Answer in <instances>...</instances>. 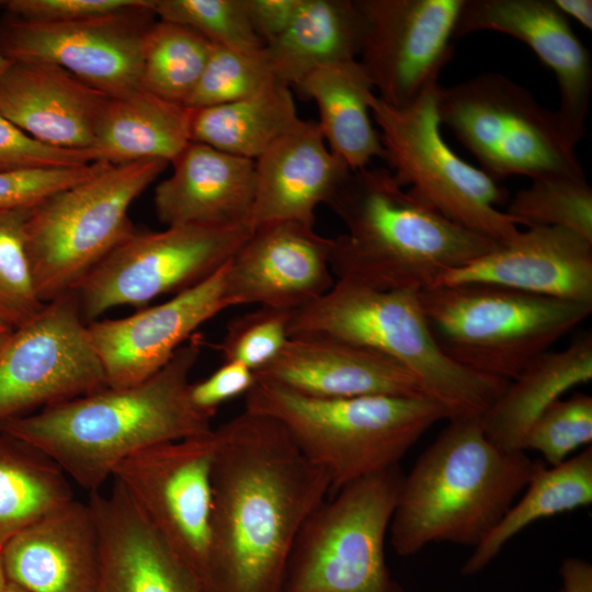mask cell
<instances>
[{"label": "cell", "instance_id": "1", "mask_svg": "<svg viewBox=\"0 0 592 592\" xmlns=\"http://www.w3.org/2000/svg\"><path fill=\"white\" fill-rule=\"evenodd\" d=\"M206 592H280L300 528L330 493L320 468L272 417L218 429Z\"/></svg>", "mask_w": 592, "mask_h": 592}, {"label": "cell", "instance_id": "2", "mask_svg": "<svg viewBox=\"0 0 592 592\" xmlns=\"http://www.w3.org/2000/svg\"><path fill=\"white\" fill-rule=\"evenodd\" d=\"M151 377L105 387L0 423V432L53 460L89 493L101 490L115 467L135 453L213 431L189 399L190 374L203 341L194 334Z\"/></svg>", "mask_w": 592, "mask_h": 592}, {"label": "cell", "instance_id": "3", "mask_svg": "<svg viewBox=\"0 0 592 592\" xmlns=\"http://www.w3.org/2000/svg\"><path fill=\"white\" fill-rule=\"evenodd\" d=\"M327 205L346 228L332 238V273L373 289L421 292L499 246L415 200L384 168L351 171Z\"/></svg>", "mask_w": 592, "mask_h": 592}, {"label": "cell", "instance_id": "4", "mask_svg": "<svg viewBox=\"0 0 592 592\" xmlns=\"http://www.w3.org/2000/svg\"><path fill=\"white\" fill-rule=\"evenodd\" d=\"M447 421L402 476L388 532L399 556L433 543L477 546L547 466L526 452L493 444L479 417Z\"/></svg>", "mask_w": 592, "mask_h": 592}, {"label": "cell", "instance_id": "5", "mask_svg": "<svg viewBox=\"0 0 592 592\" xmlns=\"http://www.w3.org/2000/svg\"><path fill=\"white\" fill-rule=\"evenodd\" d=\"M244 410L278 421L304 456L327 475L330 493L399 466L448 410L428 396L318 398L255 380Z\"/></svg>", "mask_w": 592, "mask_h": 592}, {"label": "cell", "instance_id": "6", "mask_svg": "<svg viewBox=\"0 0 592 592\" xmlns=\"http://www.w3.org/2000/svg\"><path fill=\"white\" fill-rule=\"evenodd\" d=\"M419 292L378 291L338 280L320 298L294 310L288 333L334 338L383 353L415 378L451 419L480 417L509 382L471 372L435 342Z\"/></svg>", "mask_w": 592, "mask_h": 592}, {"label": "cell", "instance_id": "7", "mask_svg": "<svg viewBox=\"0 0 592 592\" xmlns=\"http://www.w3.org/2000/svg\"><path fill=\"white\" fill-rule=\"evenodd\" d=\"M430 331L454 362L512 380L592 312V304L486 284L437 285L418 293Z\"/></svg>", "mask_w": 592, "mask_h": 592}, {"label": "cell", "instance_id": "8", "mask_svg": "<svg viewBox=\"0 0 592 592\" xmlns=\"http://www.w3.org/2000/svg\"><path fill=\"white\" fill-rule=\"evenodd\" d=\"M167 166L162 160L107 164L31 208L24 227L25 249L43 303L71 293L92 267L135 232L128 209Z\"/></svg>", "mask_w": 592, "mask_h": 592}, {"label": "cell", "instance_id": "9", "mask_svg": "<svg viewBox=\"0 0 592 592\" xmlns=\"http://www.w3.org/2000/svg\"><path fill=\"white\" fill-rule=\"evenodd\" d=\"M402 476L396 466L325 499L298 533L280 592H403L385 557Z\"/></svg>", "mask_w": 592, "mask_h": 592}, {"label": "cell", "instance_id": "10", "mask_svg": "<svg viewBox=\"0 0 592 592\" xmlns=\"http://www.w3.org/2000/svg\"><path fill=\"white\" fill-rule=\"evenodd\" d=\"M436 110L441 125L496 182L511 175L585 178L556 111L501 73H480L447 88L440 84Z\"/></svg>", "mask_w": 592, "mask_h": 592}, {"label": "cell", "instance_id": "11", "mask_svg": "<svg viewBox=\"0 0 592 592\" xmlns=\"http://www.w3.org/2000/svg\"><path fill=\"white\" fill-rule=\"evenodd\" d=\"M440 83L397 109L372 93L368 105L380 136L384 160L400 186L452 223L499 243L520 231L497 208L506 192L444 141L436 110Z\"/></svg>", "mask_w": 592, "mask_h": 592}, {"label": "cell", "instance_id": "12", "mask_svg": "<svg viewBox=\"0 0 592 592\" xmlns=\"http://www.w3.org/2000/svg\"><path fill=\"white\" fill-rule=\"evenodd\" d=\"M250 224L177 225L134 232L72 291L88 325L117 306H141L185 291L228 263L252 234Z\"/></svg>", "mask_w": 592, "mask_h": 592}, {"label": "cell", "instance_id": "13", "mask_svg": "<svg viewBox=\"0 0 592 592\" xmlns=\"http://www.w3.org/2000/svg\"><path fill=\"white\" fill-rule=\"evenodd\" d=\"M209 433L144 448L118 464L112 478L206 592L213 516Z\"/></svg>", "mask_w": 592, "mask_h": 592}, {"label": "cell", "instance_id": "14", "mask_svg": "<svg viewBox=\"0 0 592 592\" xmlns=\"http://www.w3.org/2000/svg\"><path fill=\"white\" fill-rule=\"evenodd\" d=\"M105 387L72 292L13 329L0 349V423Z\"/></svg>", "mask_w": 592, "mask_h": 592}, {"label": "cell", "instance_id": "15", "mask_svg": "<svg viewBox=\"0 0 592 592\" xmlns=\"http://www.w3.org/2000/svg\"><path fill=\"white\" fill-rule=\"evenodd\" d=\"M153 1L76 22H36L7 14L0 23V42L13 61L49 62L109 96H123L140 89L145 41L157 21Z\"/></svg>", "mask_w": 592, "mask_h": 592}, {"label": "cell", "instance_id": "16", "mask_svg": "<svg viewBox=\"0 0 592 592\" xmlns=\"http://www.w3.org/2000/svg\"><path fill=\"white\" fill-rule=\"evenodd\" d=\"M464 1L356 0L363 19L357 60L380 100L401 109L439 83Z\"/></svg>", "mask_w": 592, "mask_h": 592}, {"label": "cell", "instance_id": "17", "mask_svg": "<svg viewBox=\"0 0 592 592\" xmlns=\"http://www.w3.org/2000/svg\"><path fill=\"white\" fill-rule=\"evenodd\" d=\"M227 266L162 304L125 318L87 325L109 387H127L151 377L195 330L232 307L226 287Z\"/></svg>", "mask_w": 592, "mask_h": 592}, {"label": "cell", "instance_id": "18", "mask_svg": "<svg viewBox=\"0 0 592 592\" xmlns=\"http://www.w3.org/2000/svg\"><path fill=\"white\" fill-rule=\"evenodd\" d=\"M477 31L508 34L526 44L550 68L559 88L556 113L571 147L584 136L592 94L588 48L553 0H465L454 37Z\"/></svg>", "mask_w": 592, "mask_h": 592}, {"label": "cell", "instance_id": "19", "mask_svg": "<svg viewBox=\"0 0 592 592\" xmlns=\"http://www.w3.org/2000/svg\"><path fill=\"white\" fill-rule=\"evenodd\" d=\"M331 247L332 238L298 221L254 227L228 262L226 287L231 305L294 311L317 300L335 283Z\"/></svg>", "mask_w": 592, "mask_h": 592}, {"label": "cell", "instance_id": "20", "mask_svg": "<svg viewBox=\"0 0 592 592\" xmlns=\"http://www.w3.org/2000/svg\"><path fill=\"white\" fill-rule=\"evenodd\" d=\"M462 283L592 304V241L563 228L531 227L444 274L435 286Z\"/></svg>", "mask_w": 592, "mask_h": 592}, {"label": "cell", "instance_id": "21", "mask_svg": "<svg viewBox=\"0 0 592 592\" xmlns=\"http://www.w3.org/2000/svg\"><path fill=\"white\" fill-rule=\"evenodd\" d=\"M255 380L318 398L425 396L394 358L352 342L320 335L289 337Z\"/></svg>", "mask_w": 592, "mask_h": 592}, {"label": "cell", "instance_id": "22", "mask_svg": "<svg viewBox=\"0 0 592 592\" xmlns=\"http://www.w3.org/2000/svg\"><path fill=\"white\" fill-rule=\"evenodd\" d=\"M110 96L64 68L13 61L0 77V113L33 139L88 151Z\"/></svg>", "mask_w": 592, "mask_h": 592}, {"label": "cell", "instance_id": "23", "mask_svg": "<svg viewBox=\"0 0 592 592\" xmlns=\"http://www.w3.org/2000/svg\"><path fill=\"white\" fill-rule=\"evenodd\" d=\"M88 503L99 538L94 592H205L116 482Z\"/></svg>", "mask_w": 592, "mask_h": 592}, {"label": "cell", "instance_id": "24", "mask_svg": "<svg viewBox=\"0 0 592 592\" xmlns=\"http://www.w3.org/2000/svg\"><path fill=\"white\" fill-rule=\"evenodd\" d=\"M9 582L26 592H94L99 565L95 519L72 499L13 536L0 549Z\"/></svg>", "mask_w": 592, "mask_h": 592}, {"label": "cell", "instance_id": "25", "mask_svg": "<svg viewBox=\"0 0 592 592\" xmlns=\"http://www.w3.org/2000/svg\"><path fill=\"white\" fill-rule=\"evenodd\" d=\"M254 171L253 228L285 220L315 227L317 207L329 203L351 172L318 123L304 119L254 160Z\"/></svg>", "mask_w": 592, "mask_h": 592}, {"label": "cell", "instance_id": "26", "mask_svg": "<svg viewBox=\"0 0 592 592\" xmlns=\"http://www.w3.org/2000/svg\"><path fill=\"white\" fill-rule=\"evenodd\" d=\"M157 186L158 219L177 225L250 224L255 193L254 161L191 141Z\"/></svg>", "mask_w": 592, "mask_h": 592}, {"label": "cell", "instance_id": "27", "mask_svg": "<svg viewBox=\"0 0 592 592\" xmlns=\"http://www.w3.org/2000/svg\"><path fill=\"white\" fill-rule=\"evenodd\" d=\"M592 379V337L583 333L560 351L528 363L480 414L486 436L506 451H523L535 420L571 388Z\"/></svg>", "mask_w": 592, "mask_h": 592}, {"label": "cell", "instance_id": "28", "mask_svg": "<svg viewBox=\"0 0 592 592\" xmlns=\"http://www.w3.org/2000/svg\"><path fill=\"white\" fill-rule=\"evenodd\" d=\"M191 109L139 89L110 96L88 149L91 162L112 166L143 160L172 163L191 143Z\"/></svg>", "mask_w": 592, "mask_h": 592}, {"label": "cell", "instance_id": "29", "mask_svg": "<svg viewBox=\"0 0 592 592\" xmlns=\"http://www.w3.org/2000/svg\"><path fill=\"white\" fill-rule=\"evenodd\" d=\"M362 36L356 0H303L288 27L264 50L275 79L292 89L319 68L357 59Z\"/></svg>", "mask_w": 592, "mask_h": 592}, {"label": "cell", "instance_id": "30", "mask_svg": "<svg viewBox=\"0 0 592 592\" xmlns=\"http://www.w3.org/2000/svg\"><path fill=\"white\" fill-rule=\"evenodd\" d=\"M295 89L316 102L317 123L327 146L351 171L368 167L375 158H384L368 105L374 87L357 59L319 68Z\"/></svg>", "mask_w": 592, "mask_h": 592}, {"label": "cell", "instance_id": "31", "mask_svg": "<svg viewBox=\"0 0 592 592\" xmlns=\"http://www.w3.org/2000/svg\"><path fill=\"white\" fill-rule=\"evenodd\" d=\"M291 88L275 81L231 103L191 109V141L255 160L299 122Z\"/></svg>", "mask_w": 592, "mask_h": 592}, {"label": "cell", "instance_id": "32", "mask_svg": "<svg viewBox=\"0 0 592 592\" xmlns=\"http://www.w3.org/2000/svg\"><path fill=\"white\" fill-rule=\"evenodd\" d=\"M493 530L474 547L462 568L470 576L488 566L505 544L531 524L592 502V446L536 473Z\"/></svg>", "mask_w": 592, "mask_h": 592}, {"label": "cell", "instance_id": "33", "mask_svg": "<svg viewBox=\"0 0 592 592\" xmlns=\"http://www.w3.org/2000/svg\"><path fill=\"white\" fill-rule=\"evenodd\" d=\"M48 457L0 432V549L13 536L75 498Z\"/></svg>", "mask_w": 592, "mask_h": 592}, {"label": "cell", "instance_id": "34", "mask_svg": "<svg viewBox=\"0 0 592 592\" xmlns=\"http://www.w3.org/2000/svg\"><path fill=\"white\" fill-rule=\"evenodd\" d=\"M212 45L187 27L157 19L145 41L140 89L185 106L203 73Z\"/></svg>", "mask_w": 592, "mask_h": 592}, {"label": "cell", "instance_id": "35", "mask_svg": "<svg viewBox=\"0 0 592 592\" xmlns=\"http://www.w3.org/2000/svg\"><path fill=\"white\" fill-rule=\"evenodd\" d=\"M504 213L516 226L563 228L592 241V187L585 178L533 179L516 192Z\"/></svg>", "mask_w": 592, "mask_h": 592}, {"label": "cell", "instance_id": "36", "mask_svg": "<svg viewBox=\"0 0 592 592\" xmlns=\"http://www.w3.org/2000/svg\"><path fill=\"white\" fill-rule=\"evenodd\" d=\"M30 210H0V319L13 329L34 319L46 305L36 292L25 249Z\"/></svg>", "mask_w": 592, "mask_h": 592}, {"label": "cell", "instance_id": "37", "mask_svg": "<svg viewBox=\"0 0 592 592\" xmlns=\"http://www.w3.org/2000/svg\"><path fill=\"white\" fill-rule=\"evenodd\" d=\"M275 81L264 47L257 52H240L213 44L185 106L195 110L231 103Z\"/></svg>", "mask_w": 592, "mask_h": 592}, {"label": "cell", "instance_id": "38", "mask_svg": "<svg viewBox=\"0 0 592 592\" xmlns=\"http://www.w3.org/2000/svg\"><path fill=\"white\" fill-rule=\"evenodd\" d=\"M153 11L158 20L187 27L216 45L240 52L264 47L243 0H155Z\"/></svg>", "mask_w": 592, "mask_h": 592}, {"label": "cell", "instance_id": "39", "mask_svg": "<svg viewBox=\"0 0 592 592\" xmlns=\"http://www.w3.org/2000/svg\"><path fill=\"white\" fill-rule=\"evenodd\" d=\"M592 442V397L574 394L551 403L532 424L523 451H536L555 466Z\"/></svg>", "mask_w": 592, "mask_h": 592}, {"label": "cell", "instance_id": "40", "mask_svg": "<svg viewBox=\"0 0 592 592\" xmlns=\"http://www.w3.org/2000/svg\"><path fill=\"white\" fill-rule=\"evenodd\" d=\"M293 310L261 307L227 325L217 349L224 361L243 364L253 373L271 363L289 338Z\"/></svg>", "mask_w": 592, "mask_h": 592}, {"label": "cell", "instance_id": "41", "mask_svg": "<svg viewBox=\"0 0 592 592\" xmlns=\"http://www.w3.org/2000/svg\"><path fill=\"white\" fill-rule=\"evenodd\" d=\"M109 163L35 167L0 171V210L32 208L49 196L83 182Z\"/></svg>", "mask_w": 592, "mask_h": 592}, {"label": "cell", "instance_id": "42", "mask_svg": "<svg viewBox=\"0 0 592 592\" xmlns=\"http://www.w3.org/2000/svg\"><path fill=\"white\" fill-rule=\"evenodd\" d=\"M150 0H10L7 14L36 22L62 23L111 15L145 7Z\"/></svg>", "mask_w": 592, "mask_h": 592}, {"label": "cell", "instance_id": "43", "mask_svg": "<svg viewBox=\"0 0 592 592\" xmlns=\"http://www.w3.org/2000/svg\"><path fill=\"white\" fill-rule=\"evenodd\" d=\"M90 162L88 152L44 145L26 135L0 113V171L81 166Z\"/></svg>", "mask_w": 592, "mask_h": 592}, {"label": "cell", "instance_id": "44", "mask_svg": "<svg viewBox=\"0 0 592 592\" xmlns=\"http://www.w3.org/2000/svg\"><path fill=\"white\" fill-rule=\"evenodd\" d=\"M254 383L253 371L243 364L225 361L205 379L190 383L189 399L200 413L212 419L221 403L246 395Z\"/></svg>", "mask_w": 592, "mask_h": 592}, {"label": "cell", "instance_id": "45", "mask_svg": "<svg viewBox=\"0 0 592 592\" xmlns=\"http://www.w3.org/2000/svg\"><path fill=\"white\" fill-rule=\"evenodd\" d=\"M303 0H243L249 22L264 46L291 24Z\"/></svg>", "mask_w": 592, "mask_h": 592}, {"label": "cell", "instance_id": "46", "mask_svg": "<svg viewBox=\"0 0 592 592\" xmlns=\"http://www.w3.org/2000/svg\"><path fill=\"white\" fill-rule=\"evenodd\" d=\"M560 592H592V567L587 560L570 557L560 567Z\"/></svg>", "mask_w": 592, "mask_h": 592}, {"label": "cell", "instance_id": "47", "mask_svg": "<svg viewBox=\"0 0 592 592\" xmlns=\"http://www.w3.org/2000/svg\"><path fill=\"white\" fill-rule=\"evenodd\" d=\"M556 8L565 15H570L585 29L592 30L591 0H553Z\"/></svg>", "mask_w": 592, "mask_h": 592}, {"label": "cell", "instance_id": "48", "mask_svg": "<svg viewBox=\"0 0 592 592\" xmlns=\"http://www.w3.org/2000/svg\"><path fill=\"white\" fill-rule=\"evenodd\" d=\"M13 331V328L0 319V349L9 339Z\"/></svg>", "mask_w": 592, "mask_h": 592}, {"label": "cell", "instance_id": "49", "mask_svg": "<svg viewBox=\"0 0 592 592\" xmlns=\"http://www.w3.org/2000/svg\"><path fill=\"white\" fill-rule=\"evenodd\" d=\"M12 60L8 57L5 54L2 44L0 42V77L1 75L8 69V67L11 65Z\"/></svg>", "mask_w": 592, "mask_h": 592}, {"label": "cell", "instance_id": "50", "mask_svg": "<svg viewBox=\"0 0 592 592\" xmlns=\"http://www.w3.org/2000/svg\"><path fill=\"white\" fill-rule=\"evenodd\" d=\"M7 583H8V579L5 577L3 566L0 559V592H2V590L5 588Z\"/></svg>", "mask_w": 592, "mask_h": 592}, {"label": "cell", "instance_id": "51", "mask_svg": "<svg viewBox=\"0 0 592 592\" xmlns=\"http://www.w3.org/2000/svg\"><path fill=\"white\" fill-rule=\"evenodd\" d=\"M2 592H26V591L8 581L5 588L2 590Z\"/></svg>", "mask_w": 592, "mask_h": 592}, {"label": "cell", "instance_id": "52", "mask_svg": "<svg viewBox=\"0 0 592 592\" xmlns=\"http://www.w3.org/2000/svg\"><path fill=\"white\" fill-rule=\"evenodd\" d=\"M3 2H4V1H0V7H3Z\"/></svg>", "mask_w": 592, "mask_h": 592}]
</instances>
